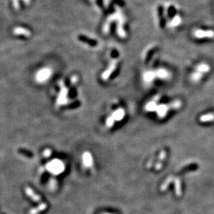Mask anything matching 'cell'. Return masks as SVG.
Listing matches in <instances>:
<instances>
[{
	"label": "cell",
	"mask_w": 214,
	"mask_h": 214,
	"mask_svg": "<svg viewBox=\"0 0 214 214\" xmlns=\"http://www.w3.org/2000/svg\"><path fill=\"white\" fill-rule=\"evenodd\" d=\"M195 37L198 38H212L214 37V31H204V30H196L194 32Z\"/></svg>",
	"instance_id": "obj_1"
},
{
	"label": "cell",
	"mask_w": 214,
	"mask_h": 214,
	"mask_svg": "<svg viewBox=\"0 0 214 214\" xmlns=\"http://www.w3.org/2000/svg\"><path fill=\"white\" fill-rule=\"evenodd\" d=\"M51 71H50L49 69H43L42 70L39 71V73H38L37 76H36V78L37 81L39 82H43L47 81L48 78H49L51 76Z\"/></svg>",
	"instance_id": "obj_2"
},
{
	"label": "cell",
	"mask_w": 214,
	"mask_h": 214,
	"mask_svg": "<svg viewBox=\"0 0 214 214\" xmlns=\"http://www.w3.org/2000/svg\"><path fill=\"white\" fill-rule=\"evenodd\" d=\"M199 121L201 122H209L214 121V114L213 113H208L204 114L199 118Z\"/></svg>",
	"instance_id": "obj_3"
},
{
	"label": "cell",
	"mask_w": 214,
	"mask_h": 214,
	"mask_svg": "<svg viewBox=\"0 0 214 214\" xmlns=\"http://www.w3.org/2000/svg\"><path fill=\"white\" fill-rule=\"evenodd\" d=\"M157 110L159 117L162 118L166 114V112L168 110V106L164 105H160V106H158L157 107Z\"/></svg>",
	"instance_id": "obj_4"
},
{
	"label": "cell",
	"mask_w": 214,
	"mask_h": 214,
	"mask_svg": "<svg viewBox=\"0 0 214 214\" xmlns=\"http://www.w3.org/2000/svg\"><path fill=\"white\" fill-rule=\"evenodd\" d=\"M175 193L177 196H180L182 195V190H181V182L179 179H175Z\"/></svg>",
	"instance_id": "obj_5"
},
{
	"label": "cell",
	"mask_w": 214,
	"mask_h": 214,
	"mask_svg": "<svg viewBox=\"0 0 214 214\" xmlns=\"http://www.w3.org/2000/svg\"><path fill=\"white\" fill-rule=\"evenodd\" d=\"M26 193H28V196H31V198L33 199V200H35V201H39L40 200V197L36 196V195L33 193V192H32V190H31L30 188H28V187L26 188Z\"/></svg>",
	"instance_id": "obj_6"
},
{
	"label": "cell",
	"mask_w": 214,
	"mask_h": 214,
	"mask_svg": "<svg viewBox=\"0 0 214 214\" xmlns=\"http://www.w3.org/2000/svg\"><path fill=\"white\" fill-rule=\"evenodd\" d=\"M114 118L116 120H121L124 117V112L123 110H119L117 112H114Z\"/></svg>",
	"instance_id": "obj_7"
},
{
	"label": "cell",
	"mask_w": 214,
	"mask_h": 214,
	"mask_svg": "<svg viewBox=\"0 0 214 214\" xmlns=\"http://www.w3.org/2000/svg\"><path fill=\"white\" fill-rule=\"evenodd\" d=\"M172 180H173V177H168V178L164 182V183H163V184L162 185V186H161V190H162V191H165V190L167 189V187L168 186V185H169L170 183H171Z\"/></svg>",
	"instance_id": "obj_8"
},
{
	"label": "cell",
	"mask_w": 214,
	"mask_h": 214,
	"mask_svg": "<svg viewBox=\"0 0 214 214\" xmlns=\"http://www.w3.org/2000/svg\"><path fill=\"white\" fill-rule=\"evenodd\" d=\"M209 70V67L207 65H205V64H201L199 65L198 68V72H204V71H207Z\"/></svg>",
	"instance_id": "obj_9"
},
{
	"label": "cell",
	"mask_w": 214,
	"mask_h": 214,
	"mask_svg": "<svg viewBox=\"0 0 214 214\" xmlns=\"http://www.w3.org/2000/svg\"><path fill=\"white\" fill-rule=\"evenodd\" d=\"M157 107H156V104L155 103H150L149 104L147 105V106H146V109L149 111H153L154 110H155V108Z\"/></svg>",
	"instance_id": "obj_10"
},
{
	"label": "cell",
	"mask_w": 214,
	"mask_h": 214,
	"mask_svg": "<svg viewBox=\"0 0 214 214\" xmlns=\"http://www.w3.org/2000/svg\"><path fill=\"white\" fill-rule=\"evenodd\" d=\"M201 74H199V72L198 71L196 74H194L192 76V79H193L194 81H198L201 78Z\"/></svg>",
	"instance_id": "obj_11"
},
{
	"label": "cell",
	"mask_w": 214,
	"mask_h": 214,
	"mask_svg": "<svg viewBox=\"0 0 214 214\" xmlns=\"http://www.w3.org/2000/svg\"><path fill=\"white\" fill-rule=\"evenodd\" d=\"M180 105H181V103H180L179 101H175L172 104H170V107L173 108V109H177V108H178L180 106Z\"/></svg>",
	"instance_id": "obj_12"
},
{
	"label": "cell",
	"mask_w": 214,
	"mask_h": 214,
	"mask_svg": "<svg viewBox=\"0 0 214 214\" xmlns=\"http://www.w3.org/2000/svg\"><path fill=\"white\" fill-rule=\"evenodd\" d=\"M166 151L164 150H163L160 153V157H159V160H160V161H162L163 160H164V159L166 158Z\"/></svg>",
	"instance_id": "obj_13"
},
{
	"label": "cell",
	"mask_w": 214,
	"mask_h": 214,
	"mask_svg": "<svg viewBox=\"0 0 214 214\" xmlns=\"http://www.w3.org/2000/svg\"><path fill=\"white\" fill-rule=\"evenodd\" d=\"M179 22H180L179 17L177 16V17H175L173 21V25H178Z\"/></svg>",
	"instance_id": "obj_14"
},
{
	"label": "cell",
	"mask_w": 214,
	"mask_h": 214,
	"mask_svg": "<svg viewBox=\"0 0 214 214\" xmlns=\"http://www.w3.org/2000/svg\"><path fill=\"white\" fill-rule=\"evenodd\" d=\"M161 168H162V163H160V162L157 163V164H156V166H155L156 170H160Z\"/></svg>",
	"instance_id": "obj_15"
}]
</instances>
